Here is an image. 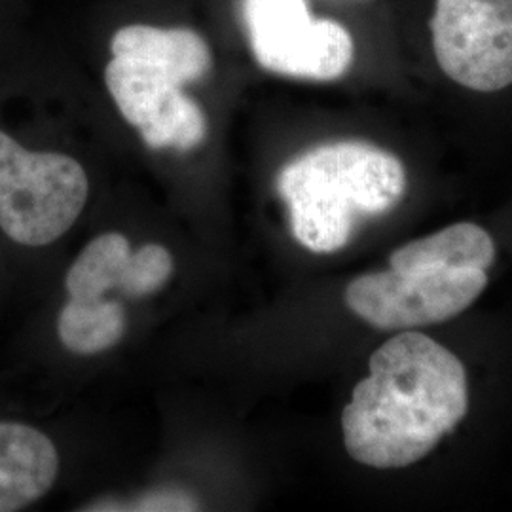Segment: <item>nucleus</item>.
I'll use <instances>...</instances> for the list:
<instances>
[{
  "label": "nucleus",
  "instance_id": "8",
  "mask_svg": "<svg viewBox=\"0 0 512 512\" xmlns=\"http://www.w3.org/2000/svg\"><path fill=\"white\" fill-rule=\"evenodd\" d=\"M57 471L55 444L42 431L0 421V512L21 511L48 494Z\"/></svg>",
  "mask_w": 512,
  "mask_h": 512
},
{
  "label": "nucleus",
  "instance_id": "14",
  "mask_svg": "<svg viewBox=\"0 0 512 512\" xmlns=\"http://www.w3.org/2000/svg\"><path fill=\"white\" fill-rule=\"evenodd\" d=\"M198 509V501L192 495L184 494L181 490H158L152 494L141 495L128 503L99 501L95 507H88L86 511L181 512Z\"/></svg>",
  "mask_w": 512,
  "mask_h": 512
},
{
  "label": "nucleus",
  "instance_id": "1",
  "mask_svg": "<svg viewBox=\"0 0 512 512\" xmlns=\"http://www.w3.org/2000/svg\"><path fill=\"white\" fill-rule=\"evenodd\" d=\"M342 414L349 456L374 469H403L425 458L469 408L467 374L433 338L406 330L370 357Z\"/></svg>",
  "mask_w": 512,
  "mask_h": 512
},
{
  "label": "nucleus",
  "instance_id": "12",
  "mask_svg": "<svg viewBox=\"0 0 512 512\" xmlns=\"http://www.w3.org/2000/svg\"><path fill=\"white\" fill-rule=\"evenodd\" d=\"M126 330V313L110 298H69L59 313L57 334L65 348L76 355H95L114 348Z\"/></svg>",
  "mask_w": 512,
  "mask_h": 512
},
{
  "label": "nucleus",
  "instance_id": "7",
  "mask_svg": "<svg viewBox=\"0 0 512 512\" xmlns=\"http://www.w3.org/2000/svg\"><path fill=\"white\" fill-rule=\"evenodd\" d=\"M105 82L116 107L133 128L139 129L147 147L184 152L205 141L207 116L183 92V84L158 65L112 55Z\"/></svg>",
  "mask_w": 512,
  "mask_h": 512
},
{
  "label": "nucleus",
  "instance_id": "5",
  "mask_svg": "<svg viewBox=\"0 0 512 512\" xmlns=\"http://www.w3.org/2000/svg\"><path fill=\"white\" fill-rule=\"evenodd\" d=\"M486 285L488 275L476 268H389L353 279L346 304L376 329L412 330L456 317Z\"/></svg>",
  "mask_w": 512,
  "mask_h": 512
},
{
  "label": "nucleus",
  "instance_id": "2",
  "mask_svg": "<svg viewBox=\"0 0 512 512\" xmlns=\"http://www.w3.org/2000/svg\"><path fill=\"white\" fill-rule=\"evenodd\" d=\"M277 190L289 207L296 241L313 253H334L348 245L359 220L399 205L406 171L384 148L338 141L311 148L285 165Z\"/></svg>",
  "mask_w": 512,
  "mask_h": 512
},
{
  "label": "nucleus",
  "instance_id": "3",
  "mask_svg": "<svg viewBox=\"0 0 512 512\" xmlns=\"http://www.w3.org/2000/svg\"><path fill=\"white\" fill-rule=\"evenodd\" d=\"M88 177L74 158L21 147L0 129V228L27 247L50 245L80 217Z\"/></svg>",
  "mask_w": 512,
  "mask_h": 512
},
{
  "label": "nucleus",
  "instance_id": "10",
  "mask_svg": "<svg viewBox=\"0 0 512 512\" xmlns=\"http://www.w3.org/2000/svg\"><path fill=\"white\" fill-rule=\"evenodd\" d=\"M494 258L495 245L490 234L471 222H459L399 247L389 258V268L414 270L442 266L486 272L494 264Z\"/></svg>",
  "mask_w": 512,
  "mask_h": 512
},
{
  "label": "nucleus",
  "instance_id": "9",
  "mask_svg": "<svg viewBox=\"0 0 512 512\" xmlns=\"http://www.w3.org/2000/svg\"><path fill=\"white\" fill-rule=\"evenodd\" d=\"M116 57H133L158 65L181 84H190L209 74L213 55L207 40L192 29H162L152 25H128L110 40Z\"/></svg>",
  "mask_w": 512,
  "mask_h": 512
},
{
  "label": "nucleus",
  "instance_id": "11",
  "mask_svg": "<svg viewBox=\"0 0 512 512\" xmlns=\"http://www.w3.org/2000/svg\"><path fill=\"white\" fill-rule=\"evenodd\" d=\"M131 255L129 241L122 234L109 232L90 241L65 277L69 298L97 300L110 291L124 294Z\"/></svg>",
  "mask_w": 512,
  "mask_h": 512
},
{
  "label": "nucleus",
  "instance_id": "6",
  "mask_svg": "<svg viewBox=\"0 0 512 512\" xmlns=\"http://www.w3.org/2000/svg\"><path fill=\"white\" fill-rule=\"evenodd\" d=\"M433 52L442 73L473 92L512 84V0H437Z\"/></svg>",
  "mask_w": 512,
  "mask_h": 512
},
{
  "label": "nucleus",
  "instance_id": "13",
  "mask_svg": "<svg viewBox=\"0 0 512 512\" xmlns=\"http://www.w3.org/2000/svg\"><path fill=\"white\" fill-rule=\"evenodd\" d=\"M173 272V258L162 245H145L133 251L124 294L141 298L160 291Z\"/></svg>",
  "mask_w": 512,
  "mask_h": 512
},
{
  "label": "nucleus",
  "instance_id": "4",
  "mask_svg": "<svg viewBox=\"0 0 512 512\" xmlns=\"http://www.w3.org/2000/svg\"><path fill=\"white\" fill-rule=\"evenodd\" d=\"M241 12L262 69L315 82L348 73L353 38L342 23L313 18L308 0H241Z\"/></svg>",
  "mask_w": 512,
  "mask_h": 512
}]
</instances>
